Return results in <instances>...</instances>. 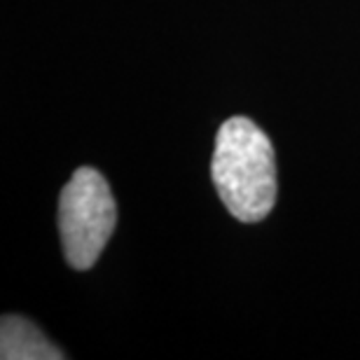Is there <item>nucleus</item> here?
I'll return each mask as SVG.
<instances>
[{"label":"nucleus","instance_id":"3","mask_svg":"<svg viewBox=\"0 0 360 360\" xmlns=\"http://www.w3.org/2000/svg\"><path fill=\"white\" fill-rule=\"evenodd\" d=\"M0 358L3 360H61L63 354L21 316H3L0 323Z\"/></svg>","mask_w":360,"mask_h":360},{"label":"nucleus","instance_id":"2","mask_svg":"<svg viewBox=\"0 0 360 360\" xmlns=\"http://www.w3.org/2000/svg\"><path fill=\"white\" fill-rule=\"evenodd\" d=\"M117 208L105 178L96 169L82 167L61 190L59 232L61 246L73 269H89L110 239Z\"/></svg>","mask_w":360,"mask_h":360},{"label":"nucleus","instance_id":"1","mask_svg":"<svg viewBox=\"0 0 360 360\" xmlns=\"http://www.w3.org/2000/svg\"><path fill=\"white\" fill-rule=\"evenodd\" d=\"M211 176L222 204L241 222H260L276 204V160L255 122L232 117L215 136Z\"/></svg>","mask_w":360,"mask_h":360}]
</instances>
